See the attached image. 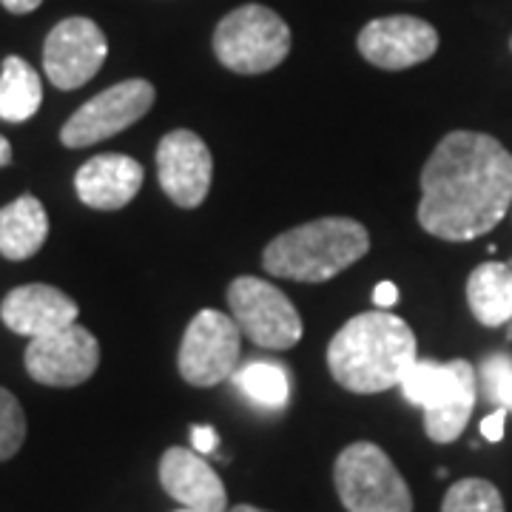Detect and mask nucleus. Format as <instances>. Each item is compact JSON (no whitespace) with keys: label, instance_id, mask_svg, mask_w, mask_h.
Returning <instances> with one entry per match:
<instances>
[{"label":"nucleus","instance_id":"obj_1","mask_svg":"<svg viewBox=\"0 0 512 512\" xmlns=\"http://www.w3.org/2000/svg\"><path fill=\"white\" fill-rule=\"evenodd\" d=\"M512 205V154L490 134L450 131L421 168L419 225L447 242L490 234Z\"/></svg>","mask_w":512,"mask_h":512},{"label":"nucleus","instance_id":"obj_2","mask_svg":"<svg viewBox=\"0 0 512 512\" xmlns=\"http://www.w3.org/2000/svg\"><path fill=\"white\" fill-rule=\"evenodd\" d=\"M416 353V333L396 313H359L330 339L328 370L345 390L370 396L399 387Z\"/></svg>","mask_w":512,"mask_h":512},{"label":"nucleus","instance_id":"obj_3","mask_svg":"<svg viewBox=\"0 0 512 512\" xmlns=\"http://www.w3.org/2000/svg\"><path fill=\"white\" fill-rule=\"evenodd\" d=\"M370 251V234L350 217H322L296 225L268 242L262 265L271 276L293 282H328Z\"/></svg>","mask_w":512,"mask_h":512},{"label":"nucleus","instance_id":"obj_4","mask_svg":"<svg viewBox=\"0 0 512 512\" xmlns=\"http://www.w3.org/2000/svg\"><path fill=\"white\" fill-rule=\"evenodd\" d=\"M402 393L424 413V433L436 444L456 441L476 410L478 376L467 359L430 362L416 359L402 379Z\"/></svg>","mask_w":512,"mask_h":512},{"label":"nucleus","instance_id":"obj_5","mask_svg":"<svg viewBox=\"0 0 512 512\" xmlns=\"http://www.w3.org/2000/svg\"><path fill=\"white\" fill-rule=\"evenodd\" d=\"M333 484L348 512H413L407 481L373 441H356L339 453Z\"/></svg>","mask_w":512,"mask_h":512},{"label":"nucleus","instance_id":"obj_6","mask_svg":"<svg viewBox=\"0 0 512 512\" xmlns=\"http://www.w3.org/2000/svg\"><path fill=\"white\" fill-rule=\"evenodd\" d=\"M291 52V29L274 9L248 3L217 23L214 55L237 74H265Z\"/></svg>","mask_w":512,"mask_h":512},{"label":"nucleus","instance_id":"obj_7","mask_svg":"<svg viewBox=\"0 0 512 512\" xmlns=\"http://www.w3.org/2000/svg\"><path fill=\"white\" fill-rule=\"evenodd\" d=\"M228 308L242 336H248L256 348L291 350L302 339L299 311L285 293L265 279L237 276L228 285Z\"/></svg>","mask_w":512,"mask_h":512},{"label":"nucleus","instance_id":"obj_8","mask_svg":"<svg viewBox=\"0 0 512 512\" xmlns=\"http://www.w3.org/2000/svg\"><path fill=\"white\" fill-rule=\"evenodd\" d=\"M242 365V330L234 316L205 308L185 328L177 367L194 387H214L231 379Z\"/></svg>","mask_w":512,"mask_h":512},{"label":"nucleus","instance_id":"obj_9","mask_svg":"<svg viewBox=\"0 0 512 512\" xmlns=\"http://www.w3.org/2000/svg\"><path fill=\"white\" fill-rule=\"evenodd\" d=\"M154 97V86L143 77L123 80L74 111L60 131V143L66 148L97 146L143 120L154 106Z\"/></svg>","mask_w":512,"mask_h":512},{"label":"nucleus","instance_id":"obj_10","mask_svg":"<svg viewBox=\"0 0 512 512\" xmlns=\"http://www.w3.org/2000/svg\"><path fill=\"white\" fill-rule=\"evenodd\" d=\"M26 373L46 387H77L89 382L100 367V342L83 325L37 336L26 348Z\"/></svg>","mask_w":512,"mask_h":512},{"label":"nucleus","instance_id":"obj_11","mask_svg":"<svg viewBox=\"0 0 512 512\" xmlns=\"http://www.w3.org/2000/svg\"><path fill=\"white\" fill-rule=\"evenodd\" d=\"M109 57L103 29L89 18H66L43 43V72L57 89L72 92L92 80Z\"/></svg>","mask_w":512,"mask_h":512},{"label":"nucleus","instance_id":"obj_12","mask_svg":"<svg viewBox=\"0 0 512 512\" xmlns=\"http://www.w3.org/2000/svg\"><path fill=\"white\" fill-rule=\"evenodd\" d=\"M157 180L168 200L180 208H197L205 202L214 180V160L200 134L188 128L165 134L157 146Z\"/></svg>","mask_w":512,"mask_h":512},{"label":"nucleus","instance_id":"obj_13","mask_svg":"<svg viewBox=\"0 0 512 512\" xmlns=\"http://www.w3.org/2000/svg\"><path fill=\"white\" fill-rule=\"evenodd\" d=\"M356 46L376 69L402 72L436 55L439 32L427 20L413 15H393V18L370 20L356 37Z\"/></svg>","mask_w":512,"mask_h":512},{"label":"nucleus","instance_id":"obj_14","mask_svg":"<svg viewBox=\"0 0 512 512\" xmlns=\"http://www.w3.org/2000/svg\"><path fill=\"white\" fill-rule=\"evenodd\" d=\"M160 484L185 510L225 512L228 507L222 478L197 450L168 447L160 458Z\"/></svg>","mask_w":512,"mask_h":512},{"label":"nucleus","instance_id":"obj_15","mask_svg":"<svg viewBox=\"0 0 512 512\" xmlns=\"http://www.w3.org/2000/svg\"><path fill=\"white\" fill-rule=\"evenodd\" d=\"M77 302L63 291H57L52 285H20L15 291H9L0 302V319L3 325L18 333V336H46L55 330L69 328L77 322Z\"/></svg>","mask_w":512,"mask_h":512},{"label":"nucleus","instance_id":"obj_16","mask_svg":"<svg viewBox=\"0 0 512 512\" xmlns=\"http://www.w3.org/2000/svg\"><path fill=\"white\" fill-rule=\"evenodd\" d=\"M143 165L126 154H97L74 174V191L94 211H120L143 188Z\"/></svg>","mask_w":512,"mask_h":512},{"label":"nucleus","instance_id":"obj_17","mask_svg":"<svg viewBox=\"0 0 512 512\" xmlns=\"http://www.w3.org/2000/svg\"><path fill=\"white\" fill-rule=\"evenodd\" d=\"M49 237V217L43 202L23 194L0 208V256L9 262H23L35 256Z\"/></svg>","mask_w":512,"mask_h":512},{"label":"nucleus","instance_id":"obj_18","mask_svg":"<svg viewBox=\"0 0 512 512\" xmlns=\"http://www.w3.org/2000/svg\"><path fill=\"white\" fill-rule=\"evenodd\" d=\"M470 311L484 328H501L512 319V268L504 262H484L467 279Z\"/></svg>","mask_w":512,"mask_h":512},{"label":"nucleus","instance_id":"obj_19","mask_svg":"<svg viewBox=\"0 0 512 512\" xmlns=\"http://www.w3.org/2000/svg\"><path fill=\"white\" fill-rule=\"evenodd\" d=\"M43 103V83L23 57L9 55L0 66V120L26 123Z\"/></svg>","mask_w":512,"mask_h":512},{"label":"nucleus","instance_id":"obj_20","mask_svg":"<svg viewBox=\"0 0 512 512\" xmlns=\"http://www.w3.org/2000/svg\"><path fill=\"white\" fill-rule=\"evenodd\" d=\"M231 382L259 407L265 410H282L291 399V376L279 362H248L239 365Z\"/></svg>","mask_w":512,"mask_h":512},{"label":"nucleus","instance_id":"obj_21","mask_svg":"<svg viewBox=\"0 0 512 512\" xmlns=\"http://www.w3.org/2000/svg\"><path fill=\"white\" fill-rule=\"evenodd\" d=\"M441 512H504V498L484 478H461L444 495Z\"/></svg>","mask_w":512,"mask_h":512},{"label":"nucleus","instance_id":"obj_22","mask_svg":"<svg viewBox=\"0 0 512 512\" xmlns=\"http://www.w3.org/2000/svg\"><path fill=\"white\" fill-rule=\"evenodd\" d=\"M481 393L487 402L495 407H504L512 413V356L510 353H490L487 359H481L476 370Z\"/></svg>","mask_w":512,"mask_h":512},{"label":"nucleus","instance_id":"obj_23","mask_svg":"<svg viewBox=\"0 0 512 512\" xmlns=\"http://www.w3.org/2000/svg\"><path fill=\"white\" fill-rule=\"evenodd\" d=\"M23 441H26V413L18 399L6 387H0V461L18 456Z\"/></svg>","mask_w":512,"mask_h":512},{"label":"nucleus","instance_id":"obj_24","mask_svg":"<svg viewBox=\"0 0 512 512\" xmlns=\"http://www.w3.org/2000/svg\"><path fill=\"white\" fill-rule=\"evenodd\" d=\"M191 444H194V450L200 453V456H211L214 450H217V430L214 427H208V424H194L191 427Z\"/></svg>","mask_w":512,"mask_h":512},{"label":"nucleus","instance_id":"obj_25","mask_svg":"<svg viewBox=\"0 0 512 512\" xmlns=\"http://www.w3.org/2000/svg\"><path fill=\"white\" fill-rule=\"evenodd\" d=\"M504 424H507V410L498 407L495 413L484 416V421H481V436L487 441H501L504 439Z\"/></svg>","mask_w":512,"mask_h":512},{"label":"nucleus","instance_id":"obj_26","mask_svg":"<svg viewBox=\"0 0 512 512\" xmlns=\"http://www.w3.org/2000/svg\"><path fill=\"white\" fill-rule=\"evenodd\" d=\"M396 302H399V288H396L393 282H379V285L373 288V305H376V308L387 311V308H393Z\"/></svg>","mask_w":512,"mask_h":512},{"label":"nucleus","instance_id":"obj_27","mask_svg":"<svg viewBox=\"0 0 512 512\" xmlns=\"http://www.w3.org/2000/svg\"><path fill=\"white\" fill-rule=\"evenodd\" d=\"M0 3H3V9L12 12V15H29V12H35L43 0H0Z\"/></svg>","mask_w":512,"mask_h":512},{"label":"nucleus","instance_id":"obj_28","mask_svg":"<svg viewBox=\"0 0 512 512\" xmlns=\"http://www.w3.org/2000/svg\"><path fill=\"white\" fill-rule=\"evenodd\" d=\"M9 163H12V146H9V140L0 134V168Z\"/></svg>","mask_w":512,"mask_h":512},{"label":"nucleus","instance_id":"obj_29","mask_svg":"<svg viewBox=\"0 0 512 512\" xmlns=\"http://www.w3.org/2000/svg\"><path fill=\"white\" fill-rule=\"evenodd\" d=\"M228 512H265V510H259V507H251V504H237L234 510H228Z\"/></svg>","mask_w":512,"mask_h":512},{"label":"nucleus","instance_id":"obj_30","mask_svg":"<svg viewBox=\"0 0 512 512\" xmlns=\"http://www.w3.org/2000/svg\"><path fill=\"white\" fill-rule=\"evenodd\" d=\"M177 512H194V510H185V507H183V510H177Z\"/></svg>","mask_w":512,"mask_h":512}]
</instances>
